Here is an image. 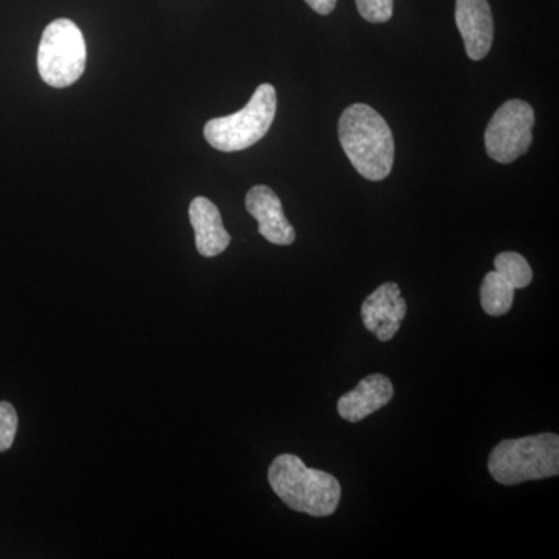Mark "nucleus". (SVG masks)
I'll return each mask as SVG.
<instances>
[{
  "label": "nucleus",
  "mask_w": 559,
  "mask_h": 559,
  "mask_svg": "<svg viewBox=\"0 0 559 559\" xmlns=\"http://www.w3.org/2000/svg\"><path fill=\"white\" fill-rule=\"evenodd\" d=\"M340 140L355 170L369 180H384L393 168L395 142L388 121L371 106L355 103L342 112Z\"/></svg>",
  "instance_id": "1"
},
{
  "label": "nucleus",
  "mask_w": 559,
  "mask_h": 559,
  "mask_svg": "<svg viewBox=\"0 0 559 559\" xmlns=\"http://www.w3.org/2000/svg\"><path fill=\"white\" fill-rule=\"evenodd\" d=\"M267 480L285 506L299 513L326 518L340 507V480L325 471L308 468L297 455H278L272 462Z\"/></svg>",
  "instance_id": "2"
},
{
  "label": "nucleus",
  "mask_w": 559,
  "mask_h": 559,
  "mask_svg": "<svg viewBox=\"0 0 559 559\" xmlns=\"http://www.w3.org/2000/svg\"><path fill=\"white\" fill-rule=\"evenodd\" d=\"M488 471L492 479L502 485L558 476L559 437L547 432L500 441L489 454Z\"/></svg>",
  "instance_id": "3"
},
{
  "label": "nucleus",
  "mask_w": 559,
  "mask_h": 559,
  "mask_svg": "<svg viewBox=\"0 0 559 559\" xmlns=\"http://www.w3.org/2000/svg\"><path fill=\"white\" fill-rule=\"evenodd\" d=\"M277 112V92L272 84H261L248 105L227 117L205 123V140L223 153L248 150L267 134Z\"/></svg>",
  "instance_id": "4"
},
{
  "label": "nucleus",
  "mask_w": 559,
  "mask_h": 559,
  "mask_svg": "<svg viewBox=\"0 0 559 559\" xmlns=\"http://www.w3.org/2000/svg\"><path fill=\"white\" fill-rule=\"evenodd\" d=\"M86 40L75 22L62 17L47 25L38 49L44 83L57 90L72 86L86 70Z\"/></svg>",
  "instance_id": "5"
},
{
  "label": "nucleus",
  "mask_w": 559,
  "mask_h": 559,
  "mask_svg": "<svg viewBox=\"0 0 559 559\" xmlns=\"http://www.w3.org/2000/svg\"><path fill=\"white\" fill-rule=\"evenodd\" d=\"M535 127V110L528 103L509 100L503 103L485 131V148L492 160L511 164L527 153L532 146V130Z\"/></svg>",
  "instance_id": "6"
},
{
  "label": "nucleus",
  "mask_w": 559,
  "mask_h": 559,
  "mask_svg": "<svg viewBox=\"0 0 559 559\" xmlns=\"http://www.w3.org/2000/svg\"><path fill=\"white\" fill-rule=\"evenodd\" d=\"M407 304L401 297L396 283L388 282L371 293L360 308L364 326L378 340L388 342L396 336L401 322L406 318Z\"/></svg>",
  "instance_id": "7"
},
{
  "label": "nucleus",
  "mask_w": 559,
  "mask_h": 559,
  "mask_svg": "<svg viewBox=\"0 0 559 559\" xmlns=\"http://www.w3.org/2000/svg\"><path fill=\"white\" fill-rule=\"evenodd\" d=\"M455 22L466 55L473 61L484 60L489 53L495 38V22L487 0H457Z\"/></svg>",
  "instance_id": "8"
},
{
  "label": "nucleus",
  "mask_w": 559,
  "mask_h": 559,
  "mask_svg": "<svg viewBox=\"0 0 559 559\" xmlns=\"http://www.w3.org/2000/svg\"><path fill=\"white\" fill-rule=\"evenodd\" d=\"M246 209L259 223V231L264 240L277 246H289L296 241V230L283 213L282 201L270 187L250 189L246 197Z\"/></svg>",
  "instance_id": "9"
},
{
  "label": "nucleus",
  "mask_w": 559,
  "mask_h": 559,
  "mask_svg": "<svg viewBox=\"0 0 559 559\" xmlns=\"http://www.w3.org/2000/svg\"><path fill=\"white\" fill-rule=\"evenodd\" d=\"M393 384L384 374H370L352 392L341 396L337 412L345 421L358 423L388 406L393 399Z\"/></svg>",
  "instance_id": "10"
},
{
  "label": "nucleus",
  "mask_w": 559,
  "mask_h": 559,
  "mask_svg": "<svg viewBox=\"0 0 559 559\" xmlns=\"http://www.w3.org/2000/svg\"><path fill=\"white\" fill-rule=\"evenodd\" d=\"M190 223L193 226L197 249L202 257H218L230 245L229 231L224 227L218 207L207 198L191 201Z\"/></svg>",
  "instance_id": "11"
},
{
  "label": "nucleus",
  "mask_w": 559,
  "mask_h": 559,
  "mask_svg": "<svg viewBox=\"0 0 559 559\" xmlns=\"http://www.w3.org/2000/svg\"><path fill=\"white\" fill-rule=\"evenodd\" d=\"M514 290L516 289L506 278L500 277L498 272H488L480 286L481 308L492 318L507 314L513 307Z\"/></svg>",
  "instance_id": "12"
},
{
  "label": "nucleus",
  "mask_w": 559,
  "mask_h": 559,
  "mask_svg": "<svg viewBox=\"0 0 559 559\" xmlns=\"http://www.w3.org/2000/svg\"><path fill=\"white\" fill-rule=\"evenodd\" d=\"M495 271L507 280L514 289L527 288L533 280L528 261L516 252H502L496 257Z\"/></svg>",
  "instance_id": "13"
},
{
  "label": "nucleus",
  "mask_w": 559,
  "mask_h": 559,
  "mask_svg": "<svg viewBox=\"0 0 559 559\" xmlns=\"http://www.w3.org/2000/svg\"><path fill=\"white\" fill-rule=\"evenodd\" d=\"M17 419L16 409L13 404L0 401V452L9 451L16 439Z\"/></svg>",
  "instance_id": "14"
},
{
  "label": "nucleus",
  "mask_w": 559,
  "mask_h": 559,
  "mask_svg": "<svg viewBox=\"0 0 559 559\" xmlns=\"http://www.w3.org/2000/svg\"><path fill=\"white\" fill-rule=\"evenodd\" d=\"M360 16L371 24H384L392 20L393 0H356Z\"/></svg>",
  "instance_id": "15"
},
{
  "label": "nucleus",
  "mask_w": 559,
  "mask_h": 559,
  "mask_svg": "<svg viewBox=\"0 0 559 559\" xmlns=\"http://www.w3.org/2000/svg\"><path fill=\"white\" fill-rule=\"evenodd\" d=\"M305 2H307L316 13L326 16V14L333 13L334 9H336L337 0H305Z\"/></svg>",
  "instance_id": "16"
}]
</instances>
